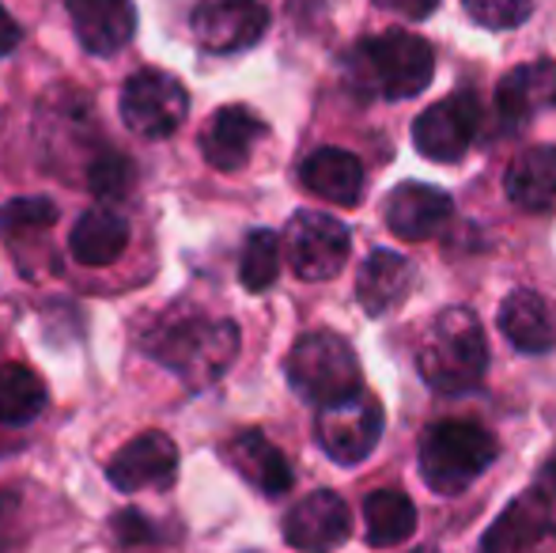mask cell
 I'll list each match as a JSON object with an SVG mask.
<instances>
[{"instance_id":"obj_3","label":"cell","mask_w":556,"mask_h":553,"mask_svg":"<svg viewBox=\"0 0 556 553\" xmlns=\"http://www.w3.org/2000/svg\"><path fill=\"white\" fill-rule=\"evenodd\" d=\"M417 368L425 384L440 394L473 391L489 372V341L481 318L469 307H446L420 341Z\"/></svg>"},{"instance_id":"obj_23","label":"cell","mask_w":556,"mask_h":553,"mask_svg":"<svg viewBox=\"0 0 556 553\" xmlns=\"http://www.w3.org/2000/svg\"><path fill=\"white\" fill-rule=\"evenodd\" d=\"M125 247H129V224L114 209H88L68 239V251L84 266H114Z\"/></svg>"},{"instance_id":"obj_31","label":"cell","mask_w":556,"mask_h":553,"mask_svg":"<svg viewBox=\"0 0 556 553\" xmlns=\"http://www.w3.org/2000/svg\"><path fill=\"white\" fill-rule=\"evenodd\" d=\"M375 4L402 15V20H425V15H432L440 8V0H375Z\"/></svg>"},{"instance_id":"obj_2","label":"cell","mask_w":556,"mask_h":553,"mask_svg":"<svg viewBox=\"0 0 556 553\" xmlns=\"http://www.w3.org/2000/svg\"><path fill=\"white\" fill-rule=\"evenodd\" d=\"M148 353L175 368L190 387H208L239 356V326L231 318L213 323V318L170 311L160 330L148 338Z\"/></svg>"},{"instance_id":"obj_1","label":"cell","mask_w":556,"mask_h":553,"mask_svg":"<svg viewBox=\"0 0 556 553\" xmlns=\"http://www.w3.org/2000/svg\"><path fill=\"white\" fill-rule=\"evenodd\" d=\"M435 53L413 30H387L364 38L344 58V84L359 99H413L432 84Z\"/></svg>"},{"instance_id":"obj_12","label":"cell","mask_w":556,"mask_h":553,"mask_svg":"<svg viewBox=\"0 0 556 553\" xmlns=\"http://www.w3.org/2000/svg\"><path fill=\"white\" fill-rule=\"evenodd\" d=\"M352 512L330 489L303 497L292 512L285 516V542L303 553H330L349 539Z\"/></svg>"},{"instance_id":"obj_17","label":"cell","mask_w":556,"mask_h":553,"mask_svg":"<svg viewBox=\"0 0 556 553\" xmlns=\"http://www.w3.org/2000/svg\"><path fill=\"white\" fill-rule=\"evenodd\" d=\"M500 330L522 353H549L556 345V303L542 292L519 288L500 303Z\"/></svg>"},{"instance_id":"obj_26","label":"cell","mask_w":556,"mask_h":553,"mask_svg":"<svg viewBox=\"0 0 556 553\" xmlns=\"http://www.w3.org/2000/svg\"><path fill=\"white\" fill-rule=\"evenodd\" d=\"M280 251H285V239L269 228H257L247 236L242 243V259H239V280L247 292H265V288L277 285L280 274Z\"/></svg>"},{"instance_id":"obj_28","label":"cell","mask_w":556,"mask_h":553,"mask_svg":"<svg viewBox=\"0 0 556 553\" xmlns=\"http://www.w3.org/2000/svg\"><path fill=\"white\" fill-rule=\"evenodd\" d=\"M58 224V205L53 198H15L0 209V236L15 231H46Z\"/></svg>"},{"instance_id":"obj_34","label":"cell","mask_w":556,"mask_h":553,"mask_svg":"<svg viewBox=\"0 0 556 553\" xmlns=\"http://www.w3.org/2000/svg\"><path fill=\"white\" fill-rule=\"evenodd\" d=\"M417 553H435V550H417Z\"/></svg>"},{"instance_id":"obj_22","label":"cell","mask_w":556,"mask_h":553,"mask_svg":"<svg viewBox=\"0 0 556 553\" xmlns=\"http://www.w3.org/2000/svg\"><path fill=\"white\" fill-rule=\"evenodd\" d=\"M556 99V65L553 61H530V65H519L500 80L496 91V106L500 118L507 126H522L527 118H534L545 103Z\"/></svg>"},{"instance_id":"obj_29","label":"cell","mask_w":556,"mask_h":553,"mask_svg":"<svg viewBox=\"0 0 556 553\" xmlns=\"http://www.w3.org/2000/svg\"><path fill=\"white\" fill-rule=\"evenodd\" d=\"M462 4H466L469 20L484 30H511L534 12L530 0H462Z\"/></svg>"},{"instance_id":"obj_7","label":"cell","mask_w":556,"mask_h":553,"mask_svg":"<svg viewBox=\"0 0 556 553\" xmlns=\"http://www.w3.org/2000/svg\"><path fill=\"white\" fill-rule=\"evenodd\" d=\"M285 259L300 280H330L344 269L352 236L337 216L318 209H300L285 228Z\"/></svg>"},{"instance_id":"obj_11","label":"cell","mask_w":556,"mask_h":553,"mask_svg":"<svg viewBox=\"0 0 556 553\" xmlns=\"http://www.w3.org/2000/svg\"><path fill=\"white\" fill-rule=\"evenodd\" d=\"M178 474V448L167 432H140L125 443L106 466V478L117 493H137V489H163Z\"/></svg>"},{"instance_id":"obj_5","label":"cell","mask_w":556,"mask_h":553,"mask_svg":"<svg viewBox=\"0 0 556 553\" xmlns=\"http://www.w3.org/2000/svg\"><path fill=\"white\" fill-rule=\"evenodd\" d=\"M288 384L303 402L326 410L364 391L356 349L330 330L303 334L288 353Z\"/></svg>"},{"instance_id":"obj_20","label":"cell","mask_w":556,"mask_h":553,"mask_svg":"<svg viewBox=\"0 0 556 553\" xmlns=\"http://www.w3.org/2000/svg\"><path fill=\"white\" fill-rule=\"evenodd\" d=\"M413 262L397 251H371L364 259L356 274V296H359V307L367 315H387V311L402 307L405 296L413 292Z\"/></svg>"},{"instance_id":"obj_8","label":"cell","mask_w":556,"mask_h":553,"mask_svg":"<svg viewBox=\"0 0 556 553\" xmlns=\"http://www.w3.org/2000/svg\"><path fill=\"white\" fill-rule=\"evenodd\" d=\"M318 443L323 451L341 466H356L364 463L367 455L375 451L382 436V406L375 394L359 391L352 399L337 402V406L318 410Z\"/></svg>"},{"instance_id":"obj_32","label":"cell","mask_w":556,"mask_h":553,"mask_svg":"<svg viewBox=\"0 0 556 553\" xmlns=\"http://www.w3.org/2000/svg\"><path fill=\"white\" fill-rule=\"evenodd\" d=\"M20 38H23V30H20V23L12 20V12H8L4 4H0V58H8V53L20 46Z\"/></svg>"},{"instance_id":"obj_18","label":"cell","mask_w":556,"mask_h":553,"mask_svg":"<svg viewBox=\"0 0 556 553\" xmlns=\"http://www.w3.org/2000/svg\"><path fill=\"white\" fill-rule=\"evenodd\" d=\"M504 190L522 213H549L556 205V144L522 148L507 163Z\"/></svg>"},{"instance_id":"obj_27","label":"cell","mask_w":556,"mask_h":553,"mask_svg":"<svg viewBox=\"0 0 556 553\" xmlns=\"http://www.w3.org/2000/svg\"><path fill=\"white\" fill-rule=\"evenodd\" d=\"M137 186V167H132L129 155L122 152H106L99 155L88 167V190L96 193L99 201H122L132 193Z\"/></svg>"},{"instance_id":"obj_15","label":"cell","mask_w":556,"mask_h":553,"mask_svg":"<svg viewBox=\"0 0 556 553\" xmlns=\"http://www.w3.org/2000/svg\"><path fill=\"white\" fill-rule=\"evenodd\" d=\"M454 205L443 190L428 183H402L387 193V205H382V216H387V228L394 231L397 239H409V243H420V239H432L435 231L451 221Z\"/></svg>"},{"instance_id":"obj_16","label":"cell","mask_w":556,"mask_h":553,"mask_svg":"<svg viewBox=\"0 0 556 553\" xmlns=\"http://www.w3.org/2000/svg\"><path fill=\"white\" fill-rule=\"evenodd\" d=\"M265 137V122L250 106H220L201 134V152L216 171H242Z\"/></svg>"},{"instance_id":"obj_14","label":"cell","mask_w":556,"mask_h":553,"mask_svg":"<svg viewBox=\"0 0 556 553\" xmlns=\"http://www.w3.org/2000/svg\"><path fill=\"white\" fill-rule=\"evenodd\" d=\"M80 46L91 58H114L137 35L132 0H65Z\"/></svg>"},{"instance_id":"obj_6","label":"cell","mask_w":556,"mask_h":553,"mask_svg":"<svg viewBox=\"0 0 556 553\" xmlns=\"http://www.w3.org/2000/svg\"><path fill=\"white\" fill-rule=\"evenodd\" d=\"M122 122L129 134L144 140H163L170 137L190 114V96H186L182 80L163 68H140L125 80L122 88Z\"/></svg>"},{"instance_id":"obj_9","label":"cell","mask_w":556,"mask_h":553,"mask_svg":"<svg viewBox=\"0 0 556 553\" xmlns=\"http://www.w3.org/2000/svg\"><path fill=\"white\" fill-rule=\"evenodd\" d=\"M477 126H481V103L473 91H454V96L432 103L417 122H413V144L425 160L454 163L473 144Z\"/></svg>"},{"instance_id":"obj_30","label":"cell","mask_w":556,"mask_h":553,"mask_svg":"<svg viewBox=\"0 0 556 553\" xmlns=\"http://www.w3.org/2000/svg\"><path fill=\"white\" fill-rule=\"evenodd\" d=\"M111 531H114V539L122 550L155 546V542H160V527H155V519H148L144 512H137V508L117 512V516L111 519Z\"/></svg>"},{"instance_id":"obj_19","label":"cell","mask_w":556,"mask_h":553,"mask_svg":"<svg viewBox=\"0 0 556 553\" xmlns=\"http://www.w3.org/2000/svg\"><path fill=\"white\" fill-rule=\"evenodd\" d=\"M300 178L315 198L352 209L364 198V163L344 148H318L303 160Z\"/></svg>"},{"instance_id":"obj_33","label":"cell","mask_w":556,"mask_h":553,"mask_svg":"<svg viewBox=\"0 0 556 553\" xmlns=\"http://www.w3.org/2000/svg\"><path fill=\"white\" fill-rule=\"evenodd\" d=\"M538 493H545L549 501H556V451L542 463V470H538Z\"/></svg>"},{"instance_id":"obj_21","label":"cell","mask_w":556,"mask_h":553,"mask_svg":"<svg viewBox=\"0 0 556 553\" xmlns=\"http://www.w3.org/2000/svg\"><path fill=\"white\" fill-rule=\"evenodd\" d=\"M227 463L265 497H285L292 489V466L285 451L269 443L262 432H239L227 443Z\"/></svg>"},{"instance_id":"obj_24","label":"cell","mask_w":556,"mask_h":553,"mask_svg":"<svg viewBox=\"0 0 556 553\" xmlns=\"http://www.w3.org/2000/svg\"><path fill=\"white\" fill-rule=\"evenodd\" d=\"M364 527H367V546L375 550L402 546L417 531V508L397 489H379V493H371L364 501Z\"/></svg>"},{"instance_id":"obj_10","label":"cell","mask_w":556,"mask_h":553,"mask_svg":"<svg viewBox=\"0 0 556 553\" xmlns=\"http://www.w3.org/2000/svg\"><path fill=\"white\" fill-rule=\"evenodd\" d=\"M193 38L208 53H242L262 42L269 12L262 0H198L193 8Z\"/></svg>"},{"instance_id":"obj_13","label":"cell","mask_w":556,"mask_h":553,"mask_svg":"<svg viewBox=\"0 0 556 553\" xmlns=\"http://www.w3.org/2000/svg\"><path fill=\"white\" fill-rule=\"evenodd\" d=\"M553 531V504L545 493H522L484 531L477 553H534Z\"/></svg>"},{"instance_id":"obj_4","label":"cell","mask_w":556,"mask_h":553,"mask_svg":"<svg viewBox=\"0 0 556 553\" xmlns=\"http://www.w3.org/2000/svg\"><path fill=\"white\" fill-rule=\"evenodd\" d=\"M496 436L466 417H446L425 428L420 436V474L428 489L454 497L469 489L496 458Z\"/></svg>"},{"instance_id":"obj_25","label":"cell","mask_w":556,"mask_h":553,"mask_svg":"<svg viewBox=\"0 0 556 553\" xmlns=\"http://www.w3.org/2000/svg\"><path fill=\"white\" fill-rule=\"evenodd\" d=\"M46 410V384L27 364H0V425H30Z\"/></svg>"}]
</instances>
